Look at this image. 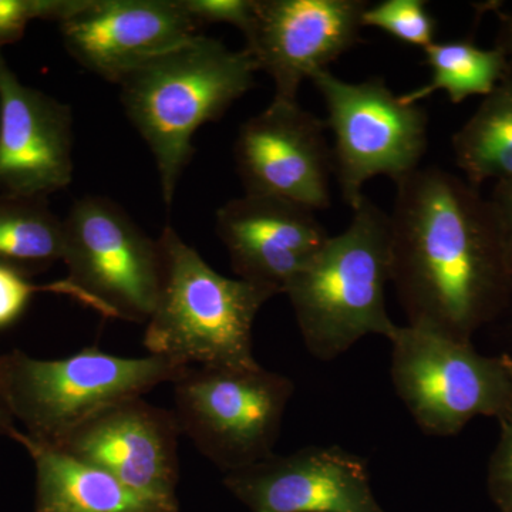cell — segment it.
Instances as JSON below:
<instances>
[{"instance_id": "obj_1", "label": "cell", "mask_w": 512, "mask_h": 512, "mask_svg": "<svg viewBox=\"0 0 512 512\" xmlns=\"http://www.w3.org/2000/svg\"><path fill=\"white\" fill-rule=\"evenodd\" d=\"M396 187L390 282L409 325L471 342L512 296L490 201L466 178L439 167H420Z\"/></svg>"}, {"instance_id": "obj_2", "label": "cell", "mask_w": 512, "mask_h": 512, "mask_svg": "<svg viewBox=\"0 0 512 512\" xmlns=\"http://www.w3.org/2000/svg\"><path fill=\"white\" fill-rule=\"evenodd\" d=\"M258 72L247 50L197 35L120 80L124 111L153 153L168 207L194 157L198 128L220 120L254 87Z\"/></svg>"}, {"instance_id": "obj_3", "label": "cell", "mask_w": 512, "mask_h": 512, "mask_svg": "<svg viewBox=\"0 0 512 512\" xmlns=\"http://www.w3.org/2000/svg\"><path fill=\"white\" fill-rule=\"evenodd\" d=\"M390 279V215L365 195L348 228L330 237L286 288L309 352L330 362L366 336L390 340L399 328L384 298Z\"/></svg>"}, {"instance_id": "obj_4", "label": "cell", "mask_w": 512, "mask_h": 512, "mask_svg": "<svg viewBox=\"0 0 512 512\" xmlns=\"http://www.w3.org/2000/svg\"><path fill=\"white\" fill-rule=\"evenodd\" d=\"M163 279L144 346L184 366L252 369L256 315L278 295L269 286L218 274L173 227L158 238Z\"/></svg>"}, {"instance_id": "obj_5", "label": "cell", "mask_w": 512, "mask_h": 512, "mask_svg": "<svg viewBox=\"0 0 512 512\" xmlns=\"http://www.w3.org/2000/svg\"><path fill=\"white\" fill-rule=\"evenodd\" d=\"M187 367L165 357H121L97 348L55 360L13 350L0 356V380L23 433L57 446L90 417L173 383Z\"/></svg>"}, {"instance_id": "obj_6", "label": "cell", "mask_w": 512, "mask_h": 512, "mask_svg": "<svg viewBox=\"0 0 512 512\" xmlns=\"http://www.w3.org/2000/svg\"><path fill=\"white\" fill-rule=\"evenodd\" d=\"M62 261L69 269L52 293L70 296L109 318L147 323L153 315L163 261L160 245L116 202L84 197L63 221Z\"/></svg>"}, {"instance_id": "obj_7", "label": "cell", "mask_w": 512, "mask_h": 512, "mask_svg": "<svg viewBox=\"0 0 512 512\" xmlns=\"http://www.w3.org/2000/svg\"><path fill=\"white\" fill-rule=\"evenodd\" d=\"M175 417L202 456L224 474L274 454L295 384L266 370L188 366L173 382Z\"/></svg>"}, {"instance_id": "obj_8", "label": "cell", "mask_w": 512, "mask_h": 512, "mask_svg": "<svg viewBox=\"0 0 512 512\" xmlns=\"http://www.w3.org/2000/svg\"><path fill=\"white\" fill-rule=\"evenodd\" d=\"M390 343L394 389L429 436H454L478 416L500 419L511 409L512 380L501 357L421 326H399Z\"/></svg>"}, {"instance_id": "obj_9", "label": "cell", "mask_w": 512, "mask_h": 512, "mask_svg": "<svg viewBox=\"0 0 512 512\" xmlns=\"http://www.w3.org/2000/svg\"><path fill=\"white\" fill-rule=\"evenodd\" d=\"M326 104V127L335 136L332 163L343 201L355 210L363 187L379 175L394 183L419 170L427 150L429 117L406 104L383 79L350 83L328 70L311 77Z\"/></svg>"}, {"instance_id": "obj_10", "label": "cell", "mask_w": 512, "mask_h": 512, "mask_svg": "<svg viewBox=\"0 0 512 512\" xmlns=\"http://www.w3.org/2000/svg\"><path fill=\"white\" fill-rule=\"evenodd\" d=\"M326 128L298 101L275 99L245 121L235 141L245 194L279 198L315 212L329 208L333 163Z\"/></svg>"}, {"instance_id": "obj_11", "label": "cell", "mask_w": 512, "mask_h": 512, "mask_svg": "<svg viewBox=\"0 0 512 512\" xmlns=\"http://www.w3.org/2000/svg\"><path fill=\"white\" fill-rule=\"evenodd\" d=\"M367 6L363 0H256L245 50L271 77L275 100L298 101L303 80L356 45Z\"/></svg>"}, {"instance_id": "obj_12", "label": "cell", "mask_w": 512, "mask_h": 512, "mask_svg": "<svg viewBox=\"0 0 512 512\" xmlns=\"http://www.w3.org/2000/svg\"><path fill=\"white\" fill-rule=\"evenodd\" d=\"M180 434L173 410L133 397L90 417L55 447L101 468L136 493L178 504Z\"/></svg>"}, {"instance_id": "obj_13", "label": "cell", "mask_w": 512, "mask_h": 512, "mask_svg": "<svg viewBox=\"0 0 512 512\" xmlns=\"http://www.w3.org/2000/svg\"><path fill=\"white\" fill-rule=\"evenodd\" d=\"M229 493L252 512H386L365 458L338 446H311L224 474Z\"/></svg>"}, {"instance_id": "obj_14", "label": "cell", "mask_w": 512, "mask_h": 512, "mask_svg": "<svg viewBox=\"0 0 512 512\" xmlns=\"http://www.w3.org/2000/svg\"><path fill=\"white\" fill-rule=\"evenodd\" d=\"M59 25L76 62L116 84L200 29L183 0H82Z\"/></svg>"}, {"instance_id": "obj_15", "label": "cell", "mask_w": 512, "mask_h": 512, "mask_svg": "<svg viewBox=\"0 0 512 512\" xmlns=\"http://www.w3.org/2000/svg\"><path fill=\"white\" fill-rule=\"evenodd\" d=\"M72 180L70 107L20 83L0 55V192L47 198Z\"/></svg>"}, {"instance_id": "obj_16", "label": "cell", "mask_w": 512, "mask_h": 512, "mask_svg": "<svg viewBox=\"0 0 512 512\" xmlns=\"http://www.w3.org/2000/svg\"><path fill=\"white\" fill-rule=\"evenodd\" d=\"M215 228L238 278L285 293L330 238L315 211L245 194L222 205Z\"/></svg>"}, {"instance_id": "obj_17", "label": "cell", "mask_w": 512, "mask_h": 512, "mask_svg": "<svg viewBox=\"0 0 512 512\" xmlns=\"http://www.w3.org/2000/svg\"><path fill=\"white\" fill-rule=\"evenodd\" d=\"M36 468L35 512H178L180 504L164 503L136 493L101 468L13 430Z\"/></svg>"}, {"instance_id": "obj_18", "label": "cell", "mask_w": 512, "mask_h": 512, "mask_svg": "<svg viewBox=\"0 0 512 512\" xmlns=\"http://www.w3.org/2000/svg\"><path fill=\"white\" fill-rule=\"evenodd\" d=\"M454 158L474 187L512 180V76L484 97L453 136Z\"/></svg>"}, {"instance_id": "obj_19", "label": "cell", "mask_w": 512, "mask_h": 512, "mask_svg": "<svg viewBox=\"0 0 512 512\" xmlns=\"http://www.w3.org/2000/svg\"><path fill=\"white\" fill-rule=\"evenodd\" d=\"M424 52L430 82L399 96L403 103L419 104L433 93L444 92L451 103L460 104L468 97L488 96L512 76L511 60L497 46L483 49L471 40H450L434 42Z\"/></svg>"}, {"instance_id": "obj_20", "label": "cell", "mask_w": 512, "mask_h": 512, "mask_svg": "<svg viewBox=\"0 0 512 512\" xmlns=\"http://www.w3.org/2000/svg\"><path fill=\"white\" fill-rule=\"evenodd\" d=\"M63 248V221L46 198L0 195V264L39 274L62 261Z\"/></svg>"}, {"instance_id": "obj_21", "label": "cell", "mask_w": 512, "mask_h": 512, "mask_svg": "<svg viewBox=\"0 0 512 512\" xmlns=\"http://www.w3.org/2000/svg\"><path fill=\"white\" fill-rule=\"evenodd\" d=\"M363 28L383 30L406 45L423 49L436 42V19L424 0H383L367 6Z\"/></svg>"}, {"instance_id": "obj_22", "label": "cell", "mask_w": 512, "mask_h": 512, "mask_svg": "<svg viewBox=\"0 0 512 512\" xmlns=\"http://www.w3.org/2000/svg\"><path fill=\"white\" fill-rule=\"evenodd\" d=\"M79 5L80 0H0V47L19 40L30 20L60 22Z\"/></svg>"}, {"instance_id": "obj_23", "label": "cell", "mask_w": 512, "mask_h": 512, "mask_svg": "<svg viewBox=\"0 0 512 512\" xmlns=\"http://www.w3.org/2000/svg\"><path fill=\"white\" fill-rule=\"evenodd\" d=\"M500 440L488 466V490L503 512H512V407L498 419Z\"/></svg>"}, {"instance_id": "obj_24", "label": "cell", "mask_w": 512, "mask_h": 512, "mask_svg": "<svg viewBox=\"0 0 512 512\" xmlns=\"http://www.w3.org/2000/svg\"><path fill=\"white\" fill-rule=\"evenodd\" d=\"M198 26L228 23L247 35L255 18L256 0H183Z\"/></svg>"}, {"instance_id": "obj_25", "label": "cell", "mask_w": 512, "mask_h": 512, "mask_svg": "<svg viewBox=\"0 0 512 512\" xmlns=\"http://www.w3.org/2000/svg\"><path fill=\"white\" fill-rule=\"evenodd\" d=\"M36 292H50V285H33L28 275L0 264V330L18 322Z\"/></svg>"}, {"instance_id": "obj_26", "label": "cell", "mask_w": 512, "mask_h": 512, "mask_svg": "<svg viewBox=\"0 0 512 512\" xmlns=\"http://www.w3.org/2000/svg\"><path fill=\"white\" fill-rule=\"evenodd\" d=\"M512 272V180L495 184L490 200Z\"/></svg>"}, {"instance_id": "obj_27", "label": "cell", "mask_w": 512, "mask_h": 512, "mask_svg": "<svg viewBox=\"0 0 512 512\" xmlns=\"http://www.w3.org/2000/svg\"><path fill=\"white\" fill-rule=\"evenodd\" d=\"M497 47L512 60V12L500 15V29H498Z\"/></svg>"}, {"instance_id": "obj_28", "label": "cell", "mask_w": 512, "mask_h": 512, "mask_svg": "<svg viewBox=\"0 0 512 512\" xmlns=\"http://www.w3.org/2000/svg\"><path fill=\"white\" fill-rule=\"evenodd\" d=\"M13 430H16L15 417H13L12 410H10L2 380H0V436L10 437Z\"/></svg>"}, {"instance_id": "obj_29", "label": "cell", "mask_w": 512, "mask_h": 512, "mask_svg": "<svg viewBox=\"0 0 512 512\" xmlns=\"http://www.w3.org/2000/svg\"><path fill=\"white\" fill-rule=\"evenodd\" d=\"M501 360H503L505 369H507L508 375H510L512 380V356L507 355V353H504V355H501Z\"/></svg>"}]
</instances>
